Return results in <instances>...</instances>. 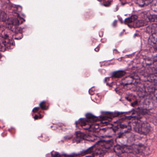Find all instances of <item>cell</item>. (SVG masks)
Listing matches in <instances>:
<instances>
[{
	"mask_svg": "<svg viewBox=\"0 0 157 157\" xmlns=\"http://www.w3.org/2000/svg\"><path fill=\"white\" fill-rule=\"evenodd\" d=\"M118 139L120 145L131 146L134 144L135 137L132 133L126 132L121 135Z\"/></svg>",
	"mask_w": 157,
	"mask_h": 157,
	"instance_id": "obj_1",
	"label": "cell"
},
{
	"mask_svg": "<svg viewBox=\"0 0 157 157\" xmlns=\"http://www.w3.org/2000/svg\"><path fill=\"white\" fill-rule=\"evenodd\" d=\"M133 130L135 132L140 134L147 135L149 134L150 133L151 127L148 124L138 121L135 122L134 124Z\"/></svg>",
	"mask_w": 157,
	"mask_h": 157,
	"instance_id": "obj_2",
	"label": "cell"
},
{
	"mask_svg": "<svg viewBox=\"0 0 157 157\" xmlns=\"http://www.w3.org/2000/svg\"><path fill=\"white\" fill-rule=\"evenodd\" d=\"M154 0H137L136 3L141 7H144L150 4Z\"/></svg>",
	"mask_w": 157,
	"mask_h": 157,
	"instance_id": "obj_3",
	"label": "cell"
},
{
	"mask_svg": "<svg viewBox=\"0 0 157 157\" xmlns=\"http://www.w3.org/2000/svg\"><path fill=\"white\" fill-rule=\"evenodd\" d=\"M147 24H148V22L145 20H139L137 21L136 20L135 23L134 27L135 28L140 27L146 25H147Z\"/></svg>",
	"mask_w": 157,
	"mask_h": 157,
	"instance_id": "obj_4",
	"label": "cell"
},
{
	"mask_svg": "<svg viewBox=\"0 0 157 157\" xmlns=\"http://www.w3.org/2000/svg\"><path fill=\"white\" fill-rule=\"evenodd\" d=\"M8 24H11L12 25H17L20 24L19 20L16 17H11V18L7 19Z\"/></svg>",
	"mask_w": 157,
	"mask_h": 157,
	"instance_id": "obj_5",
	"label": "cell"
},
{
	"mask_svg": "<svg viewBox=\"0 0 157 157\" xmlns=\"http://www.w3.org/2000/svg\"><path fill=\"white\" fill-rule=\"evenodd\" d=\"M7 19V14L4 11L0 10V22H5Z\"/></svg>",
	"mask_w": 157,
	"mask_h": 157,
	"instance_id": "obj_6",
	"label": "cell"
},
{
	"mask_svg": "<svg viewBox=\"0 0 157 157\" xmlns=\"http://www.w3.org/2000/svg\"><path fill=\"white\" fill-rule=\"evenodd\" d=\"M157 25L155 24L151 25L147 28V31L151 33H154V32H156Z\"/></svg>",
	"mask_w": 157,
	"mask_h": 157,
	"instance_id": "obj_7",
	"label": "cell"
},
{
	"mask_svg": "<svg viewBox=\"0 0 157 157\" xmlns=\"http://www.w3.org/2000/svg\"><path fill=\"white\" fill-rule=\"evenodd\" d=\"M138 17L137 15H133L131 16V17L127 18L125 20V22L127 24H130V23H132V22H135L138 19Z\"/></svg>",
	"mask_w": 157,
	"mask_h": 157,
	"instance_id": "obj_8",
	"label": "cell"
},
{
	"mask_svg": "<svg viewBox=\"0 0 157 157\" xmlns=\"http://www.w3.org/2000/svg\"><path fill=\"white\" fill-rule=\"evenodd\" d=\"M125 73L124 72L121 71L116 72L113 74V76L116 78H120L122 77L125 74Z\"/></svg>",
	"mask_w": 157,
	"mask_h": 157,
	"instance_id": "obj_9",
	"label": "cell"
},
{
	"mask_svg": "<svg viewBox=\"0 0 157 157\" xmlns=\"http://www.w3.org/2000/svg\"><path fill=\"white\" fill-rule=\"evenodd\" d=\"M156 34L155 33V34H153V35L150 36L149 40H150V42H153V43H155V44H156Z\"/></svg>",
	"mask_w": 157,
	"mask_h": 157,
	"instance_id": "obj_10",
	"label": "cell"
},
{
	"mask_svg": "<svg viewBox=\"0 0 157 157\" xmlns=\"http://www.w3.org/2000/svg\"><path fill=\"white\" fill-rule=\"evenodd\" d=\"M148 20L151 22H154L156 21L157 20L156 15H150V16L148 17Z\"/></svg>",
	"mask_w": 157,
	"mask_h": 157,
	"instance_id": "obj_11",
	"label": "cell"
},
{
	"mask_svg": "<svg viewBox=\"0 0 157 157\" xmlns=\"http://www.w3.org/2000/svg\"><path fill=\"white\" fill-rule=\"evenodd\" d=\"M112 0H104V3L105 4V6H109L110 4L111 3Z\"/></svg>",
	"mask_w": 157,
	"mask_h": 157,
	"instance_id": "obj_12",
	"label": "cell"
},
{
	"mask_svg": "<svg viewBox=\"0 0 157 157\" xmlns=\"http://www.w3.org/2000/svg\"><path fill=\"white\" fill-rule=\"evenodd\" d=\"M152 10H153V11H155V12H157V9L156 3H155V4H154V5H153V6H152Z\"/></svg>",
	"mask_w": 157,
	"mask_h": 157,
	"instance_id": "obj_13",
	"label": "cell"
},
{
	"mask_svg": "<svg viewBox=\"0 0 157 157\" xmlns=\"http://www.w3.org/2000/svg\"><path fill=\"white\" fill-rule=\"evenodd\" d=\"M3 49L2 46L1 45V43H0V50H2Z\"/></svg>",
	"mask_w": 157,
	"mask_h": 157,
	"instance_id": "obj_14",
	"label": "cell"
},
{
	"mask_svg": "<svg viewBox=\"0 0 157 157\" xmlns=\"http://www.w3.org/2000/svg\"><path fill=\"white\" fill-rule=\"evenodd\" d=\"M0 56H1V55H0Z\"/></svg>",
	"mask_w": 157,
	"mask_h": 157,
	"instance_id": "obj_15",
	"label": "cell"
}]
</instances>
